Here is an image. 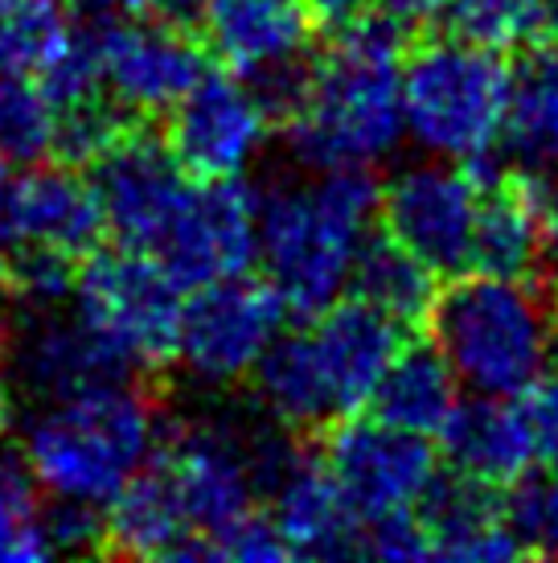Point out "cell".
<instances>
[{
	"mask_svg": "<svg viewBox=\"0 0 558 563\" xmlns=\"http://www.w3.org/2000/svg\"><path fill=\"white\" fill-rule=\"evenodd\" d=\"M309 321L304 333H279L250 378L271 420L316 437L370 404L390 358L406 345V325L357 297H337Z\"/></svg>",
	"mask_w": 558,
	"mask_h": 563,
	"instance_id": "cell-2",
	"label": "cell"
},
{
	"mask_svg": "<svg viewBox=\"0 0 558 563\" xmlns=\"http://www.w3.org/2000/svg\"><path fill=\"white\" fill-rule=\"evenodd\" d=\"M382 186L366 165L259 198V260L288 313L316 317L345 292L357 247L378 219Z\"/></svg>",
	"mask_w": 558,
	"mask_h": 563,
	"instance_id": "cell-3",
	"label": "cell"
},
{
	"mask_svg": "<svg viewBox=\"0 0 558 563\" xmlns=\"http://www.w3.org/2000/svg\"><path fill=\"white\" fill-rule=\"evenodd\" d=\"M165 144L193 181L243 177L267 141V111L234 70H205L169 111Z\"/></svg>",
	"mask_w": 558,
	"mask_h": 563,
	"instance_id": "cell-12",
	"label": "cell"
},
{
	"mask_svg": "<svg viewBox=\"0 0 558 563\" xmlns=\"http://www.w3.org/2000/svg\"><path fill=\"white\" fill-rule=\"evenodd\" d=\"M366 9V0H309V13L316 21V30H337L349 16Z\"/></svg>",
	"mask_w": 558,
	"mask_h": 563,
	"instance_id": "cell-34",
	"label": "cell"
},
{
	"mask_svg": "<svg viewBox=\"0 0 558 563\" xmlns=\"http://www.w3.org/2000/svg\"><path fill=\"white\" fill-rule=\"evenodd\" d=\"M148 16L198 33L210 58L234 75H250L309 49L316 30L309 0H160Z\"/></svg>",
	"mask_w": 558,
	"mask_h": 563,
	"instance_id": "cell-17",
	"label": "cell"
},
{
	"mask_svg": "<svg viewBox=\"0 0 558 563\" xmlns=\"http://www.w3.org/2000/svg\"><path fill=\"white\" fill-rule=\"evenodd\" d=\"M517 407H522V416L529 423L538 456L558 461V371L534 378L526 391L517 395Z\"/></svg>",
	"mask_w": 558,
	"mask_h": 563,
	"instance_id": "cell-33",
	"label": "cell"
},
{
	"mask_svg": "<svg viewBox=\"0 0 558 563\" xmlns=\"http://www.w3.org/2000/svg\"><path fill=\"white\" fill-rule=\"evenodd\" d=\"M156 453L177 485L189 527L205 543V555L214 560V543L234 522H243L259 498L247 440L231 423H193L160 437Z\"/></svg>",
	"mask_w": 558,
	"mask_h": 563,
	"instance_id": "cell-14",
	"label": "cell"
},
{
	"mask_svg": "<svg viewBox=\"0 0 558 563\" xmlns=\"http://www.w3.org/2000/svg\"><path fill=\"white\" fill-rule=\"evenodd\" d=\"M120 4H124L127 13H136V16H148L156 9V4H160V0H120Z\"/></svg>",
	"mask_w": 558,
	"mask_h": 563,
	"instance_id": "cell-39",
	"label": "cell"
},
{
	"mask_svg": "<svg viewBox=\"0 0 558 563\" xmlns=\"http://www.w3.org/2000/svg\"><path fill=\"white\" fill-rule=\"evenodd\" d=\"M267 498H271V522L279 527L292 555L300 560L361 555V518L345 501L342 485L333 482L325 461L304 453Z\"/></svg>",
	"mask_w": 558,
	"mask_h": 563,
	"instance_id": "cell-22",
	"label": "cell"
},
{
	"mask_svg": "<svg viewBox=\"0 0 558 563\" xmlns=\"http://www.w3.org/2000/svg\"><path fill=\"white\" fill-rule=\"evenodd\" d=\"M510 70L496 49L451 33L411 37L403 54V124L427 153L484 157L501 136Z\"/></svg>",
	"mask_w": 558,
	"mask_h": 563,
	"instance_id": "cell-6",
	"label": "cell"
},
{
	"mask_svg": "<svg viewBox=\"0 0 558 563\" xmlns=\"http://www.w3.org/2000/svg\"><path fill=\"white\" fill-rule=\"evenodd\" d=\"M477 177L451 165H411L382 186L378 214L390 239H399L435 276H465L477 219Z\"/></svg>",
	"mask_w": 558,
	"mask_h": 563,
	"instance_id": "cell-13",
	"label": "cell"
},
{
	"mask_svg": "<svg viewBox=\"0 0 558 563\" xmlns=\"http://www.w3.org/2000/svg\"><path fill=\"white\" fill-rule=\"evenodd\" d=\"M555 333H558V292H555Z\"/></svg>",
	"mask_w": 558,
	"mask_h": 563,
	"instance_id": "cell-40",
	"label": "cell"
},
{
	"mask_svg": "<svg viewBox=\"0 0 558 563\" xmlns=\"http://www.w3.org/2000/svg\"><path fill=\"white\" fill-rule=\"evenodd\" d=\"M321 461L361 522L411 510L427 482L439 473L427 437L403 432L382 420H354V416L328 428Z\"/></svg>",
	"mask_w": 558,
	"mask_h": 563,
	"instance_id": "cell-11",
	"label": "cell"
},
{
	"mask_svg": "<svg viewBox=\"0 0 558 563\" xmlns=\"http://www.w3.org/2000/svg\"><path fill=\"white\" fill-rule=\"evenodd\" d=\"M349 297L373 305L378 313L394 317L399 325H427L435 297H439V276L423 264L418 255L390 235H366L349 267Z\"/></svg>",
	"mask_w": 558,
	"mask_h": 563,
	"instance_id": "cell-26",
	"label": "cell"
},
{
	"mask_svg": "<svg viewBox=\"0 0 558 563\" xmlns=\"http://www.w3.org/2000/svg\"><path fill=\"white\" fill-rule=\"evenodd\" d=\"M4 198H9V161H0V288H4V260H9V227H4Z\"/></svg>",
	"mask_w": 558,
	"mask_h": 563,
	"instance_id": "cell-36",
	"label": "cell"
},
{
	"mask_svg": "<svg viewBox=\"0 0 558 563\" xmlns=\"http://www.w3.org/2000/svg\"><path fill=\"white\" fill-rule=\"evenodd\" d=\"M99 555H120V560H210L205 543L189 527L186 506L177 498V485H172L160 453L148 456L120 485V494L108 501Z\"/></svg>",
	"mask_w": 558,
	"mask_h": 563,
	"instance_id": "cell-21",
	"label": "cell"
},
{
	"mask_svg": "<svg viewBox=\"0 0 558 563\" xmlns=\"http://www.w3.org/2000/svg\"><path fill=\"white\" fill-rule=\"evenodd\" d=\"M501 144L513 169L543 177L558 165V37L526 46L510 70Z\"/></svg>",
	"mask_w": 558,
	"mask_h": 563,
	"instance_id": "cell-24",
	"label": "cell"
},
{
	"mask_svg": "<svg viewBox=\"0 0 558 563\" xmlns=\"http://www.w3.org/2000/svg\"><path fill=\"white\" fill-rule=\"evenodd\" d=\"M418 527L427 534L432 560H465V563H501L526 555L517 534L505 522L501 489L465 477V473H435L427 489L411 506Z\"/></svg>",
	"mask_w": 558,
	"mask_h": 563,
	"instance_id": "cell-20",
	"label": "cell"
},
{
	"mask_svg": "<svg viewBox=\"0 0 558 563\" xmlns=\"http://www.w3.org/2000/svg\"><path fill=\"white\" fill-rule=\"evenodd\" d=\"M75 297V313L99 329L144 378L177 362L186 300L153 255L120 243L94 247L78 260Z\"/></svg>",
	"mask_w": 558,
	"mask_h": 563,
	"instance_id": "cell-7",
	"label": "cell"
},
{
	"mask_svg": "<svg viewBox=\"0 0 558 563\" xmlns=\"http://www.w3.org/2000/svg\"><path fill=\"white\" fill-rule=\"evenodd\" d=\"M361 555L403 563V560H432V548H427V534L418 527L415 510H394V515L361 522Z\"/></svg>",
	"mask_w": 558,
	"mask_h": 563,
	"instance_id": "cell-31",
	"label": "cell"
},
{
	"mask_svg": "<svg viewBox=\"0 0 558 563\" xmlns=\"http://www.w3.org/2000/svg\"><path fill=\"white\" fill-rule=\"evenodd\" d=\"M456 383L460 378L448 366V358L435 350V342L403 345L370 395L373 420L394 423L415 437H439V428L460 404Z\"/></svg>",
	"mask_w": 558,
	"mask_h": 563,
	"instance_id": "cell-25",
	"label": "cell"
},
{
	"mask_svg": "<svg viewBox=\"0 0 558 563\" xmlns=\"http://www.w3.org/2000/svg\"><path fill=\"white\" fill-rule=\"evenodd\" d=\"M4 227H9V243L63 251L70 260L91 255L108 235L103 206H99L91 177L66 161L58 165L33 161L21 177H9Z\"/></svg>",
	"mask_w": 558,
	"mask_h": 563,
	"instance_id": "cell-19",
	"label": "cell"
},
{
	"mask_svg": "<svg viewBox=\"0 0 558 563\" xmlns=\"http://www.w3.org/2000/svg\"><path fill=\"white\" fill-rule=\"evenodd\" d=\"M477 177V219H472V247L468 272L529 280L546 264V214H543V177L522 169H489L484 157L468 161Z\"/></svg>",
	"mask_w": 558,
	"mask_h": 563,
	"instance_id": "cell-18",
	"label": "cell"
},
{
	"mask_svg": "<svg viewBox=\"0 0 558 563\" xmlns=\"http://www.w3.org/2000/svg\"><path fill=\"white\" fill-rule=\"evenodd\" d=\"M210 70V49L198 33L172 21H124L103 58V91L136 124H160L177 99Z\"/></svg>",
	"mask_w": 558,
	"mask_h": 563,
	"instance_id": "cell-16",
	"label": "cell"
},
{
	"mask_svg": "<svg viewBox=\"0 0 558 563\" xmlns=\"http://www.w3.org/2000/svg\"><path fill=\"white\" fill-rule=\"evenodd\" d=\"M387 13H394V16H403L406 25L411 21H423V16H432V13H439L448 0H378Z\"/></svg>",
	"mask_w": 558,
	"mask_h": 563,
	"instance_id": "cell-35",
	"label": "cell"
},
{
	"mask_svg": "<svg viewBox=\"0 0 558 563\" xmlns=\"http://www.w3.org/2000/svg\"><path fill=\"white\" fill-rule=\"evenodd\" d=\"M153 395L148 383H108L42 407L21 449L37 489L108 506L165 437Z\"/></svg>",
	"mask_w": 558,
	"mask_h": 563,
	"instance_id": "cell-4",
	"label": "cell"
},
{
	"mask_svg": "<svg viewBox=\"0 0 558 563\" xmlns=\"http://www.w3.org/2000/svg\"><path fill=\"white\" fill-rule=\"evenodd\" d=\"M13 378L42 407L108 383H148L99 329L58 313V305L25 309L13 333Z\"/></svg>",
	"mask_w": 558,
	"mask_h": 563,
	"instance_id": "cell-15",
	"label": "cell"
},
{
	"mask_svg": "<svg viewBox=\"0 0 558 563\" xmlns=\"http://www.w3.org/2000/svg\"><path fill=\"white\" fill-rule=\"evenodd\" d=\"M214 560H234V563H279L292 560V551L283 543L279 527L271 522V515L250 510L243 522H234L231 531L214 543Z\"/></svg>",
	"mask_w": 558,
	"mask_h": 563,
	"instance_id": "cell-32",
	"label": "cell"
},
{
	"mask_svg": "<svg viewBox=\"0 0 558 563\" xmlns=\"http://www.w3.org/2000/svg\"><path fill=\"white\" fill-rule=\"evenodd\" d=\"M415 33L387 9H361L316 54L304 103L283 124L292 157L312 173L382 161L403 136V54Z\"/></svg>",
	"mask_w": 558,
	"mask_h": 563,
	"instance_id": "cell-1",
	"label": "cell"
},
{
	"mask_svg": "<svg viewBox=\"0 0 558 563\" xmlns=\"http://www.w3.org/2000/svg\"><path fill=\"white\" fill-rule=\"evenodd\" d=\"M54 148V103L42 82L21 70H0V161L33 165Z\"/></svg>",
	"mask_w": 558,
	"mask_h": 563,
	"instance_id": "cell-28",
	"label": "cell"
},
{
	"mask_svg": "<svg viewBox=\"0 0 558 563\" xmlns=\"http://www.w3.org/2000/svg\"><path fill=\"white\" fill-rule=\"evenodd\" d=\"M505 522L526 555H558V461L522 473L505 494Z\"/></svg>",
	"mask_w": 558,
	"mask_h": 563,
	"instance_id": "cell-30",
	"label": "cell"
},
{
	"mask_svg": "<svg viewBox=\"0 0 558 563\" xmlns=\"http://www.w3.org/2000/svg\"><path fill=\"white\" fill-rule=\"evenodd\" d=\"M288 305L267 280L226 276L193 288L181 313L177 358L205 387H231L250 378L255 362L279 338Z\"/></svg>",
	"mask_w": 558,
	"mask_h": 563,
	"instance_id": "cell-8",
	"label": "cell"
},
{
	"mask_svg": "<svg viewBox=\"0 0 558 563\" xmlns=\"http://www.w3.org/2000/svg\"><path fill=\"white\" fill-rule=\"evenodd\" d=\"M9 423H13V378L0 366V444L9 437Z\"/></svg>",
	"mask_w": 558,
	"mask_h": 563,
	"instance_id": "cell-37",
	"label": "cell"
},
{
	"mask_svg": "<svg viewBox=\"0 0 558 563\" xmlns=\"http://www.w3.org/2000/svg\"><path fill=\"white\" fill-rule=\"evenodd\" d=\"M444 30L484 49H526L558 37V0H448Z\"/></svg>",
	"mask_w": 558,
	"mask_h": 563,
	"instance_id": "cell-27",
	"label": "cell"
},
{
	"mask_svg": "<svg viewBox=\"0 0 558 563\" xmlns=\"http://www.w3.org/2000/svg\"><path fill=\"white\" fill-rule=\"evenodd\" d=\"M66 33L63 0H0V70L37 75Z\"/></svg>",
	"mask_w": 558,
	"mask_h": 563,
	"instance_id": "cell-29",
	"label": "cell"
},
{
	"mask_svg": "<svg viewBox=\"0 0 558 563\" xmlns=\"http://www.w3.org/2000/svg\"><path fill=\"white\" fill-rule=\"evenodd\" d=\"M543 214H546V235H550V243L558 247V181L555 186L543 181Z\"/></svg>",
	"mask_w": 558,
	"mask_h": 563,
	"instance_id": "cell-38",
	"label": "cell"
},
{
	"mask_svg": "<svg viewBox=\"0 0 558 563\" xmlns=\"http://www.w3.org/2000/svg\"><path fill=\"white\" fill-rule=\"evenodd\" d=\"M427 333L465 387L517 399L546 371L555 300L526 280L468 272L439 288Z\"/></svg>",
	"mask_w": 558,
	"mask_h": 563,
	"instance_id": "cell-5",
	"label": "cell"
},
{
	"mask_svg": "<svg viewBox=\"0 0 558 563\" xmlns=\"http://www.w3.org/2000/svg\"><path fill=\"white\" fill-rule=\"evenodd\" d=\"M439 440L451 470L493 489H510L538 456L522 407L505 395H477L468 404H456L448 423L439 428Z\"/></svg>",
	"mask_w": 558,
	"mask_h": 563,
	"instance_id": "cell-23",
	"label": "cell"
},
{
	"mask_svg": "<svg viewBox=\"0 0 558 563\" xmlns=\"http://www.w3.org/2000/svg\"><path fill=\"white\" fill-rule=\"evenodd\" d=\"M153 260L181 292L243 276L259 260V194L243 177L193 181L189 202L172 222Z\"/></svg>",
	"mask_w": 558,
	"mask_h": 563,
	"instance_id": "cell-10",
	"label": "cell"
},
{
	"mask_svg": "<svg viewBox=\"0 0 558 563\" xmlns=\"http://www.w3.org/2000/svg\"><path fill=\"white\" fill-rule=\"evenodd\" d=\"M87 169L103 206L108 235L120 247L144 251V255H153L165 243L193 189V177L172 157L165 136H156V124L127 128Z\"/></svg>",
	"mask_w": 558,
	"mask_h": 563,
	"instance_id": "cell-9",
	"label": "cell"
}]
</instances>
